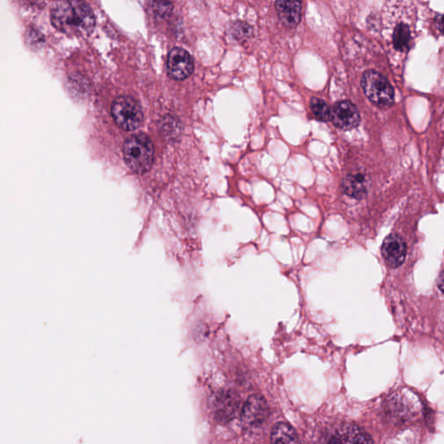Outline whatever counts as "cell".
Wrapping results in <instances>:
<instances>
[{
    "label": "cell",
    "mask_w": 444,
    "mask_h": 444,
    "mask_svg": "<svg viewBox=\"0 0 444 444\" xmlns=\"http://www.w3.org/2000/svg\"><path fill=\"white\" fill-rule=\"evenodd\" d=\"M51 21L59 31L74 36L89 34L96 25L93 10L83 1L58 3L52 10Z\"/></svg>",
    "instance_id": "cell-1"
},
{
    "label": "cell",
    "mask_w": 444,
    "mask_h": 444,
    "mask_svg": "<svg viewBox=\"0 0 444 444\" xmlns=\"http://www.w3.org/2000/svg\"><path fill=\"white\" fill-rule=\"evenodd\" d=\"M123 158L132 172L142 175L151 169L155 149L151 140L145 134L129 136L123 143Z\"/></svg>",
    "instance_id": "cell-2"
},
{
    "label": "cell",
    "mask_w": 444,
    "mask_h": 444,
    "mask_svg": "<svg viewBox=\"0 0 444 444\" xmlns=\"http://www.w3.org/2000/svg\"><path fill=\"white\" fill-rule=\"evenodd\" d=\"M112 115L116 125L127 131L138 129L143 121L141 105L129 96H120L114 100L112 105Z\"/></svg>",
    "instance_id": "cell-3"
},
{
    "label": "cell",
    "mask_w": 444,
    "mask_h": 444,
    "mask_svg": "<svg viewBox=\"0 0 444 444\" xmlns=\"http://www.w3.org/2000/svg\"><path fill=\"white\" fill-rule=\"evenodd\" d=\"M361 86L366 96L374 105L388 107L394 102V89L385 76L379 72L367 71L363 73Z\"/></svg>",
    "instance_id": "cell-4"
},
{
    "label": "cell",
    "mask_w": 444,
    "mask_h": 444,
    "mask_svg": "<svg viewBox=\"0 0 444 444\" xmlns=\"http://www.w3.org/2000/svg\"><path fill=\"white\" fill-rule=\"evenodd\" d=\"M324 444H373L365 430L352 423L330 426L323 437Z\"/></svg>",
    "instance_id": "cell-5"
},
{
    "label": "cell",
    "mask_w": 444,
    "mask_h": 444,
    "mask_svg": "<svg viewBox=\"0 0 444 444\" xmlns=\"http://www.w3.org/2000/svg\"><path fill=\"white\" fill-rule=\"evenodd\" d=\"M195 68L192 56L186 50L175 47L169 52L167 59V72L176 81H182L192 74Z\"/></svg>",
    "instance_id": "cell-6"
},
{
    "label": "cell",
    "mask_w": 444,
    "mask_h": 444,
    "mask_svg": "<svg viewBox=\"0 0 444 444\" xmlns=\"http://www.w3.org/2000/svg\"><path fill=\"white\" fill-rule=\"evenodd\" d=\"M330 121L337 128L343 130L352 129L360 123L359 110L352 102L337 103L330 109Z\"/></svg>",
    "instance_id": "cell-7"
},
{
    "label": "cell",
    "mask_w": 444,
    "mask_h": 444,
    "mask_svg": "<svg viewBox=\"0 0 444 444\" xmlns=\"http://www.w3.org/2000/svg\"><path fill=\"white\" fill-rule=\"evenodd\" d=\"M268 403L262 396L250 397L242 408V420L248 425H262L268 419Z\"/></svg>",
    "instance_id": "cell-8"
},
{
    "label": "cell",
    "mask_w": 444,
    "mask_h": 444,
    "mask_svg": "<svg viewBox=\"0 0 444 444\" xmlns=\"http://www.w3.org/2000/svg\"><path fill=\"white\" fill-rule=\"evenodd\" d=\"M406 253V243L399 235H390L383 243L382 255L390 268H399L405 262Z\"/></svg>",
    "instance_id": "cell-9"
},
{
    "label": "cell",
    "mask_w": 444,
    "mask_h": 444,
    "mask_svg": "<svg viewBox=\"0 0 444 444\" xmlns=\"http://www.w3.org/2000/svg\"><path fill=\"white\" fill-rule=\"evenodd\" d=\"M275 8L280 22L287 28H295L302 16V3L300 1H276Z\"/></svg>",
    "instance_id": "cell-10"
},
{
    "label": "cell",
    "mask_w": 444,
    "mask_h": 444,
    "mask_svg": "<svg viewBox=\"0 0 444 444\" xmlns=\"http://www.w3.org/2000/svg\"><path fill=\"white\" fill-rule=\"evenodd\" d=\"M343 192L350 198L361 200L368 192V182L363 173H349L342 182Z\"/></svg>",
    "instance_id": "cell-11"
},
{
    "label": "cell",
    "mask_w": 444,
    "mask_h": 444,
    "mask_svg": "<svg viewBox=\"0 0 444 444\" xmlns=\"http://www.w3.org/2000/svg\"><path fill=\"white\" fill-rule=\"evenodd\" d=\"M239 408V399L233 393L223 392L216 397L215 416L219 420L229 421L235 416Z\"/></svg>",
    "instance_id": "cell-12"
},
{
    "label": "cell",
    "mask_w": 444,
    "mask_h": 444,
    "mask_svg": "<svg viewBox=\"0 0 444 444\" xmlns=\"http://www.w3.org/2000/svg\"><path fill=\"white\" fill-rule=\"evenodd\" d=\"M271 444H299V436L288 423H278L272 430Z\"/></svg>",
    "instance_id": "cell-13"
},
{
    "label": "cell",
    "mask_w": 444,
    "mask_h": 444,
    "mask_svg": "<svg viewBox=\"0 0 444 444\" xmlns=\"http://www.w3.org/2000/svg\"><path fill=\"white\" fill-rule=\"evenodd\" d=\"M412 36H410V28L405 24H400L397 26L393 34V45L397 51L407 52L410 47Z\"/></svg>",
    "instance_id": "cell-14"
},
{
    "label": "cell",
    "mask_w": 444,
    "mask_h": 444,
    "mask_svg": "<svg viewBox=\"0 0 444 444\" xmlns=\"http://www.w3.org/2000/svg\"><path fill=\"white\" fill-rule=\"evenodd\" d=\"M310 109L316 119L321 122H328L330 120V109L324 100L313 98L310 102Z\"/></svg>",
    "instance_id": "cell-15"
},
{
    "label": "cell",
    "mask_w": 444,
    "mask_h": 444,
    "mask_svg": "<svg viewBox=\"0 0 444 444\" xmlns=\"http://www.w3.org/2000/svg\"><path fill=\"white\" fill-rule=\"evenodd\" d=\"M231 32L233 38L238 41H242V40L251 38L253 34V29L248 23L237 21L232 25Z\"/></svg>",
    "instance_id": "cell-16"
},
{
    "label": "cell",
    "mask_w": 444,
    "mask_h": 444,
    "mask_svg": "<svg viewBox=\"0 0 444 444\" xmlns=\"http://www.w3.org/2000/svg\"><path fill=\"white\" fill-rule=\"evenodd\" d=\"M154 12L160 17L168 15L172 11L173 5L170 2H152Z\"/></svg>",
    "instance_id": "cell-17"
},
{
    "label": "cell",
    "mask_w": 444,
    "mask_h": 444,
    "mask_svg": "<svg viewBox=\"0 0 444 444\" xmlns=\"http://www.w3.org/2000/svg\"><path fill=\"white\" fill-rule=\"evenodd\" d=\"M437 285H438L441 292L444 293V270L439 276L438 282H437Z\"/></svg>",
    "instance_id": "cell-18"
},
{
    "label": "cell",
    "mask_w": 444,
    "mask_h": 444,
    "mask_svg": "<svg viewBox=\"0 0 444 444\" xmlns=\"http://www.w3.org/2000/svg\"><path fill=\"white\" fill-rule=\"evenodd\" d=\"M437 28L440 30L441 32L444 33V15L439 17L437 19Z\"/></svg>",
    "instance_id": "cell-19"
}]
</instances>
